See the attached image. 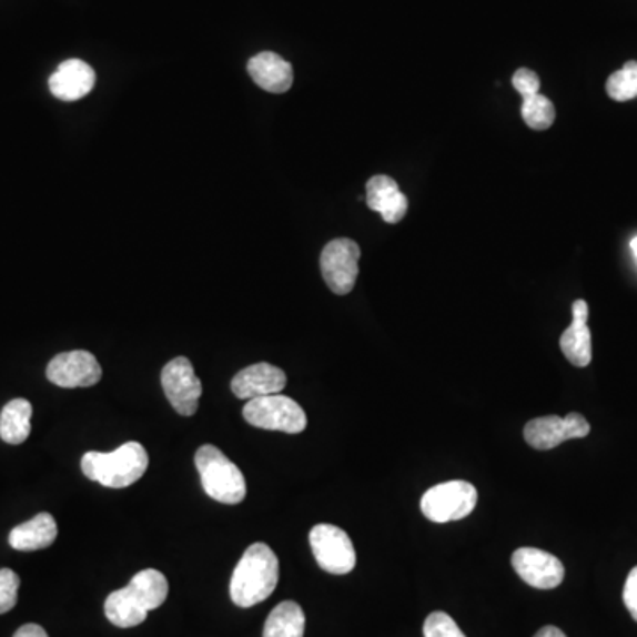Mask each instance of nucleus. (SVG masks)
<instances>
[{"instance_id": "9d476101", "label": "nucleus", "mask_w": 637, "mask_h": 637, "mask_svg": "<svg viewBox=\"0 0 637 637\" xmlns=\"http://www.w3.org/2000/svg\"><path fill=\"white\" fill-rule=\"evenodd\" d=\"M162 386L172 407L181 416L195 415L199 410V397L202 395V384L189 358L178 356L166 363L162 371Z\"/></svg>"}, {"instance_id": "9b49d317", "label": "nucleus", "mask_w": 637, "mask_h": 637, "mask_svg": "<svg viewBox=\"0 0 637 637\" xmlns=\"http://www.w3.org/2000/svg\"><path fill=\"white\" fill-rule=\"evenodd\" d=\"M512 567L526 585L553 589L565 579V567L556 556L535 547H520L512 555Z\"/></svg>"}, {"instance_id": "2eb2a0df", "label": "nucleus", "mask_w": 637, "mask_h": 637, "mask_svg": "<svg viewBox=\"0 0 637 637\" xmlns=\"http://www.w3.org/2000/svg\"><path fill=\"white\" fill-rule=\"evenodd\" d=\"M559 347L574 367H588L592 362V332L588 327V303L585 300L573 303V324L559 338Z\"/></svg>"}, {"instance_id": "cd10ccee", "label": "nucleus", "mask_w": 637, "mask_h": 637, "mask_svg": "<svg viewBox=\"0 0 637 637\" xmlns=\"http://www.w3.org/2000/svg\"><path fill=\"white\" fill-rule=\"evenodd\" d=\"M533 637H567L565 636L558 627H553V625H547L544 629L538 630Z\"/></svg>"}, {"instance_id": "bb28decb", "label": "nucleus", "mask_w": 637, "mask_h": 637, "mask_svg": "<svg viewBox=\"0 0 637 637\" xmlns=\"http://www.w3.org/2000/svg\"><path fill=\"white\" fill-rule=\"evenodd\" d=\"M13 637H49L41 625L27 624L14 633Z\"/></svg>"}, {"instance_id": "dca6fc26", "label": "nucleus", "mask_w": 637, "mask_h": 637, "mask_svg": "<svg viewBox=\"0 0 637 637\" xmlns=\"http://www.w3.org/2000/svg\"><path fill=\"white\" fill-rule=\"evenodd\" d=\"M368 208L383 216L386 223H398L406 216L407 196L398 190L397 181L390 175H374L367 183V196H365Z\"/></svg>"}, {"instance_id": "7ed1b4c3", "label": "nucleus", "mask_w": 637, "mask_h": 637, "mask_svg": "<svg viewBox=\"0 0 637 637\" xmlns=\"http://www.w3.org/2000/svg\"><path fill=\"white\" fill-rule=\"evenodd\" d=\"M148 466V452L136 442L124 443L110 454L88 452L82 457L83 475L112 489H123L135 484L144 476Z\"/></svg>"}, {"instance_id": "39448f33", "label": "nucleus", "mask_w": 637, "mask_h": 637, "mask_svg": "<svg viewBox=\"0 0 637 637\" xmlns=\"http://www.w3.org/2000/svg\"><path fill=\"white\" fill-rule=\"evenodd\" d=\"M478 491L475 485L464 481L445 482L434 485L422 496V514L433 523L445 524L461 520L475 510Z\"/></svg>"}, {"instance_id": "a878e982", "label": "nucleus", "mask_w": 637, "mask_h": 637, "mask_svg": "<svg viewBox=\"0 0 637 637\" xmlns=\"http://www.w3.org/2000/svg\"><path fill=\"white\" fill-rule=\"evenodd\" d=\"M625 607L629 609L630 616L637 621V567L630 570L624 588Z\"/></svg>"}, {"instance_id": "6ab92c4d", "label": "nucleus", "mask_w": 637, "mask_h": 637, "mask_svg": "<svg viewBox=\"0 0 637 637\" xmlns=\"http://www.w3.org/2000/svg\"><path fill=\"white\" fill-rule=\"evenodd\" d=\"M32 404L26 398L8 402L0 413V437L9 445H22L31 434Z\"/></svg>"}, {"instance_id": "4468645a", "label": "nucleus", "mask_w": 637, "mask_h": 637, "mask_svg": "<svg viewBox=\"0 0 637 637\" xmlns=\"http://www.w3.org/2000/svg\"><path fill=\"white\" fill-rule=\"evenodd\" d=\"M97 83V73L88 62L68 59L50 77L49 88L61 101H77L88 97Z\"/></svg>"}, {"instance_id": "f8f14e48", "label": "nucleus", "mask_w": 637, "mask_h": 637, "mask_svg": "<svg viewBox=\"0 0 637 637\" xmlns=\"http://www.w3.org/2000/svg\"><path fill=\"white\" fill-rule=\"evenodd\" d=\"M101 367L89 351L61 353L49 363L47 377L61 388H89L100 383Z\"/></svg>"}, {"instance_id": "0eeeda50", "label": "nucleus", "mask_w": 637, "mask_h": 637, "mask_svg": "<svg viewBox=\"0 0 637 637\" xmlns=\"http://www.w3.org/2000/svg\"><path fill=\"white\" fill-rule=\"evenodd\" d=\"M360 250L356 241L336 237L330 241L321 254V273L324 282L338 296L350 294L358 279Z\"/></svg>"}, {"instance_id": "f3484780", "label": "nucleus", "mask_w": 637, "mask_h": 637, "mask_svg": "<svg viewBox=\"0 0 637 637\" xmlns=\"http://www.w3.org/2000/svg\"><path fill=\"white\" fill-rule=\"evenodd\" d=\"M249 73L259 88L273 94H284L293 88V65L275 52H261L250 59Z\"/></svg>"}, {"instance_id": "393cba45", "label": "nucleus", "mask_w": 637, "mask_h": 637, "mask_svg": "<svg viewBox=\"0 0 637 637\" xmlns=\"http://www.w3.org/2000/svg\"><path fill=\"white\" fill-rule=\"evenodd\" d=\"M512 85H514L515 91L519 92L523 100L540 92V79L535 71L528 70V68H520V70L515 71Z\"/></svg>"}, {"instance_id": "412c9836", "label": "nucleus", "mask_w": 637, "mask_h": 637, "mask_svg": "<svg viewBox=\"0 0 637 637\" xmlns=\"http://www.w3.org/2000/svg\"><path fill=\"white\" fill-rule=\"evenodd\" d=\"M520 115L532 130L544 131L555 123L556 109L549 98L538 92L535 97L524 98Z\"/></svg>"}, {"instance_id": "6e6552de", "label": "nucleus", "mask_w": 637, "mask_h": 637, "mask_svg": "<svg viewBox=\"0 0 637 637\" xmlns=\"http://www.w3.org/2000/svg\"><path fill=\"white\" fill-rule=\"evenodd\" d=\"M309 538L315 562L324 573L344 576L356 567V550L344 529L333 524H317Z\"/></svg>"}, {"instance_id": "1a4fd4ad", "label": "nucleus", "mask_w": 637, "mask_h": 637, "mask_svg": "<svg viewBox=\"0 0 637 637\" xmlns=\"http://www.w3.org/2000/svg\"><path fill=\"white\" fill-rule=\"evenodd\" d=\"M592 431L588 419L579 413L562 416L550 415L532 419L524 427V439L535 449H553L568 439L586 437Z\"/></svg>"}, {"instance_id": "aec40b11", "label": "nucleus", "mask_w": 637, "mask_h": 637, "mask_svg": "<svg viewBox=\"0 0 637 637\" xmlns=\"http://www.w3.org/2000/svg\"><path fill=\"white\" fill-rule=\"evenodd\" d=\"M305 613L300 604L285 600L270 613L264 624V637H303L305 636Z\"/></svg>"}, {"instance_id": "a211bd4d", "label": "nucleus", "mask_w": 637, "mask_h": 637, "mask_svg": "<svg viewBox=\"0 0 637 637\" xmlns=\"http://www.w3.org/2000/svg\"><path fill=\"white\" fill-rule=\"evenodd\" d=\"M58 538V523L49 512L32 517L9 533V546L17 550L47 549Z\"/></svg>"}, {"instance_id": "ddd939ff", "label": "nucleus", "mask_w": 637, "mask_h": 637, "mask_svg": "<svg viewBox=\"0 0 637 637\" xmlns=\"http://www.w3.org/2000/svg\"><path fill=\"white\" fill-rule=\"evenodd\" d=\"M285 384H287V376L282 368L270 363H255L237 372L232 380L231 390L237 398L252 401V398L282 393Z\"/></svg>"}, {"instance_id": "4be33fe9", "label": "nucleus", "mask_w": 637, "mask_h": 637, "mask_svg": "<svg viewBox=\"0 0 637 637\" xmlns=\"http://www.w3.org/2000/svg\"><path fill=\"white\" fill-rule=\"evenodd\" d=\"M606 91L615 101L637 98V61L625 62L621 70L613 73L606 82Z\"/></svg>"}, {"instance_id": "f03ea898", "label": "nucleus", "mask_w": 637, "mask_h": 637, "mask_svg": "<svg viewBox=\"0 0 637 637\" xmlns=\"http://www.w3.org/2000/svg\"><path fill=\"white\" fill-rule=\"evenodd\" d=\"M279 577V558L270 546L257 542L245 550L234 568L231 579L232 603L243 609L264 603L275 592Z\"/></svg>"}, {"instance_id": "423d86ee", "label": "nucleus", "mask_w": 637, "mask_h": 637, "mask_svg": "<svg viewBox=\"0 0 637 637\" xmlns=\"http://www.w3.org/2000/svg\"><path fill=\"white\" fill-rule=\"evenodd\" d=\"M243 418L254 427L280 431L285 434H300L306 428V415L303 407L282 393L246 402Z\"/></svg>"}, {"instance_id": "20e7f679", "label": "nucleus", "mask_w": 637, "mask_h": 637, "mask_svg": "<svg viewBox=\"0 0 637 637\" xmlns=\"http://www.w3.org/2000/svg\"><path fill=\"white\" fill-rule=\"evenodd\" d=\"M196 472L210 498L223 505H240L246 496L245 476L222 449L204 445L196 449Z\"/></svg>"}, {"instance_id": "b1692460", "label": "nucleus", "mask_w": 637, "mask_h": 637, "mask_svg": "<svg viewBox=\"0 0 637 637\" xmlns=\"http://www.w3.org/2000/svg\"><path fill=\"white\" fill-rule=\"evenodd\" d=\"M20 577L11 568L0 570V615L11 611L17 606Z\"/></svg>"}, {"instance_id": "f257e3e1", "label": "nucleus", "mask_w": 637, "mask_h": 637, "mask_svg": "<svg viewBox=\"0 0 637 637\" xmlns=\"http://www.w3.org/2000/svg\"><path fill=\"white\" fill-rule=\"evenodd\" d=\"M169 597V580L160 570L148 568L133 576L130 585L112 592L105 600L110 624L130 629L144 624L148 613L158 609Z\"/></svg>"}, {"instance_id": "5701e85b", "label": "nucleus", "mask_w": 637, "mask_h": 637, "mask_svg": "<svg viewBox=\"0 0 637 637\" xmlns=\"http://www.w3.org/2000/svg\"><path fill=\"white\" fill-rule=\"evenodd\" d=\"M425 637H467L455 624L452 616L443 611H434L427 616L424 624Z\"/></svg>"}, {"instance_id": "c85d7f7f", "label": "nucleus", "mask_w": 637, "mask_h": 637, "mask_svg": "<svg viewBox=\"0 0 637 637\" xmlns=\"http://www.w3.org/2000/svg\"><path fill=\"white\" fill-rule=\"evenodd\" d=\"M630 249H633L634 255H636L637 259V237H634V240L630 241Z\"/></svg>"}]
</instances>
